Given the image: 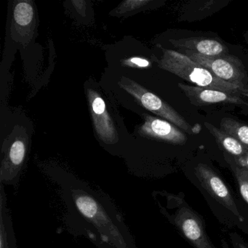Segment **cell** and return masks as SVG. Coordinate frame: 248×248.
Masks as SVG:
<instances>
[{
    "mask_svg": "<svg viewBox=\"0 0 248 248\" xmlns=\"http://www.w3.org/2000/svg\"><path fill=\"white\" fill-rule=\"evenodd\" d=\"M64 203V221L76 236L91 239L98 248H136L134 239L111 199L71 174L50 175Z\"/></svg>",
    "mask_w": 248,
    "mask_h": 248,
    "instance_id": "cell-1",
    "label": "cell"
},
{
    "mask_svg": "<svg viewBox=\"0 0 248 248\" xmlns=\"http://www.w3.org/2000/svg\"><path fill=\"white\" fill-rule=\"evenodd\" d=\"M158 65L161 69L176 75L196 86L216 90L233 95L248 98V88L221 80L210 70L178 51L163 50Z\"/></svg>",
    "mask_w": 248,
    "mask_h": 248,
    "instance_id": "cell-2",
    "label": "cell"
},
{
    "mask_svg": "<svg viewBox=\"0 0 248 248\" xmlns=\"http://www.w3.org/2000/svg\"><path fill=\"white\" fill-rule=\"evenodd\" d=\"M119 85L120 88L134 97L146 109L175 124L185 133L190 135L197 134L198 133L197 129H194L184 117L169 104L130 78L123 77L119 82Z\"/></svg>",
    "mask_w": 248,
    "mask_h": 248,
    "instance_id": "cell-3",
    "label": "cell"
},
{
    "mask_svg": "<svg viewBox=\"0 0 248 248\" xmlns=\"http://www.w3.org/2000/svg\"><path fill=\"white\" fill-rule=\"evenodd\" d=\"M210 70L225 82L248 88V76L242 62L234 56H206L188 51H178Z\"/></svg>",
    "mask_w": 248,
    "mask_h": 248,
    "instance_id": "cell-4",
    "label": "cell"
},
{
    "mask_svg": "<svg viewBox=\"0 0 248 248\" xmlns=\"http://www.w3.org/2000/svg\"><path fill=\"white\" fill-rule=\"evenodd\" d=\"M195 174L204 189L216 201L231 210L239 220H242L230 191L223 180L211 168L204 164H198L195 168Z\"/></svg>",
    "mask_w": 248,
    "mask_h": 248,
    "instance_id": "cell-5",
    "label": "cell"
},
{
    "mask_svg": "<svg viewBox=\"0 0 248 248\" xmlns=\"http://www.w3.org/2000/svg\"><path fill=\"white\" fill-rule=\"evenodd\" d=\"M88 96L97 135L104 143L115 144L119 140L118 133L107 111L104 99L95 90L88 89Z\"/></svg>",
    "mask_w": 248,
    "mask_h": 248,
    "instance_id": "cell-6",
    "label": "cell"
},
{
    "mask_svg": "<svg viewBox=\"0 0 248 248\" xmlns=\"http://www.w3.org/2000/svg\"><path fill=\"white\" fill-rule=\"evenodd\" d=\"M178 88L185 94L193 105H232L248 107V100L244 97L233 95L216 90L207 89L197 86L178 83Z\"/></svg>",
    "mask_w": 248,
    "mask_h": 248,
    "instance_id": "cell-7",
    "label": "cell"
},
{
    "mask_svg": "<svg viewBox=\"0 0 248 248\" xmlns=\"http://www.w3.org/2000/svg\"><path fill=\"white\" fill-rule=\"evenodd\" d=\"M143 119L144 123L139 128L140 136L172 144L184 145L186 143L185 133L175 124L148 114H144Z\"/></svg>",
    "mask_w": 248,
    "mask_h": 248,
    "instance_id": "cell-8",
    "label": "cell"
},
{
    "mask_svg": "<svg viewBox=\"0 0 248 248\" xmlns=\"http://www.w3.org/2000/svg\"><path fill=\"white\" fill-rule=\"evenodd\" d=\"M171 44L180 51H188L206 56H218L228 54L226 46L213 39L204 37H187L172 39Z\"/></svg>",
    "mask_w": 248,
    "mask_h": 248,
    "instance_id": "cell-9",
    "label": "cell"
},
{
    "mask_svg": "<svg viewBox=\"0 0 248 248\" xmlns=\"http://www.w3.org/2000/svg\"><path fill=\"white\" fill-rule=\"evenodd\" d=\"M175 220L184 236L197 248H209L201 219L195 213L182 208L178 212Z\"/></svg>",
    "mask_w": 248,
    "mask_h": 248,
    "instance_id": "cell-10",
    "label": "cell"
},
{
    "mask_svg": "<svg viewBox=\"0 0 248 248\" xmlns=\"http://www.w3.org/2000/svg\"><path fill=\"white\" fill-rule=\"evenodd\" d=\"M3 184H0V248H18Z\"/></svg>",
    "mask_w": 248,
    "mask_h": 248,
    "instance_id": "cell-11",
    "label": "cell"
},
{
    "mask_svg": "<svg viewBox=\"0 0 248 248\" xmlns=\"http://www.w3.org/2000/svg\"><path fill=\"white\" fill-rule=\"evenodd\" d=\"M227 2L225 1H198L188 2L181 8L180 20L184 21H194L210 16L221 8Z\"/></svg>",
    "mask_w": 248,
    "mask_h": 248,
    "instance_id": "cell-12",
    "label": "cell"
},
{
    "mask_svg": "<svg viewBox=\"0 0 248 248\" xmlns=\"http://www.w3.org/2000/svg\"><path fill=\"white\" fill-rule=\"evenodd\" d=\"M204 126L213 135L219 146L223 148L231 156L240 158L248 153V149L242 146L237 140L230 135L224 133L220 128H217L210 123H204Z\"/></svg>",
    "mask_w": 248,
    "mask_h": 248,
    "instance_id": "cell-13",
    "label": "cell"
},
{
    "mask_svg": "<svg viewBox=\"0 0 248 248\" xmlns=\"http://www.w3.org/2000/svg\"><path fill=\"white\" fill-rule=\"evenodd\" d=\"M14 27L19 34L28 33L34 24V11L30 1H18L14 10Z\"/></svg>",
    "mask_w": 248,
    "mask_h": 248,
    "instance_id": "cell-14",
    "label": "cell"
},
{
    "mask_svg": "<svg viewBox=\"0 0 248 248\" xmlns=\"http://www.w3.org/2000/svg\"><path fill=\"white\" fill-rule=\"evenodd\" d=\"M220 129L237 140L242 146L248 149V125L229 117L220 120Z\"/></svg>",
    "mask_w": 248,
    "mask_h": 248,
    "instance_id": "cell-15",
    "label": "cell"
},
{
    "mask_svg": "<svg viewBox=\"0 0 248 248\" xmlns=\"http://www.w3.org/2000/svg\"><path fill=\"white\" fill-rule=\"evenodd\" d=\"M225 156L236 177L241 195L248 204V167L238 163L233 158L230 157L229 155H225Z\"/></svg>",
    "mask_w": 248,
    "mask_h": 248,
    "instance_id": "cell-16",
    "label": "cell"
},
{
    "mask_svg": "<svg viewBox=\"0 0 248 248\" xmlns=\"http://www.w3.org/2000/svg\"><path fill=\"white\" fill-rule=\"evenodd\" d=\"M150 3H152V1L149 0H127L122 2L114 12L117 14H126L140 9Z\"/></svg>",
    "mask_w": 248,
    "mask_h": 248,
    "instance_id": "cell-17",
    "label": "cell"
},
{
    "mask_svg": "<svg viewBox=\"0 0 248 248\" xmlns=\"http://www.w3.org/2000/svg\"><path fill=\"white\" fill-rule=\"evenodd\" d=\"M123 66H130V67L144 68L149 66V62L146 59L139 57H133L124 59L122 62Z\"/></svg>",
    "mask_w": 248,
    "mask_h": 248,
    "instance_id": "cell-18",
    "label": "cell"
},
{
    "mask_svg": "<svg viewBox=\"0 0 248 248\" xmlns=\"http://www.w3.org/2000/svg\"><path fill=\"white\" fill-rule=\"evenodd\" d=\"M74 7L78 13L82 16H85L86 14V2L85 1H72Z\"/></svg>",
    "mask_w": 248,
    "mask_h": 248,
    "instance_id": "cell-19",
    "label": "cell"
},
{
    "mask_svg": "<svg viewBox=\"0 0 248 248\" xmlns=\"http://www.w3.org/2000/svg\"><path fill=\"white\" fill-rule=\"evenodd\" d=\"M239 248H248L247 247H245V245H242V244H239Z\"/></svg>",
    "mask_w": 248,
    "mask_h": 248,
    "instance_id": "cell-20",
    "label": "cell"
}]
</instances>
